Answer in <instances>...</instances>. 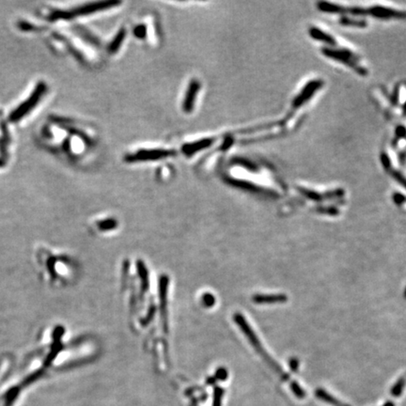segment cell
<instances>
[{"instance_id":"obj_1","label":"cell","mask_w":406,"mask_h":406,"mask_svg":"<svg viewBox=\"0 0 406 406\" xmlns=\"http://www.w3.org/2000/svg\"><path fill=\"white\" fill-rule=\"evenodd\" d=\"M310 34L313 37V39L322 42L325 45V46H323L322 51L323 54H325L326 57L333 58L338 62L346 65L358 74L365 75L368 73V70L362 63V58L360 57L355 54L350 48L341 45L335 39V37L318 27L311 28Z\"/></svg>"},{"instance_id":"obj_2","label":"cell","mask_w":406,"mask_h":406,"mask_svg":"<svg viewBox=\"0 0 406 406\" xmlns=\"http://www.w3.org/2000/svg\"><path fill=\"white\" fill-rule=\"evenodd\" d=\"M119 4V2H115V1H101V2H94V3H90L87 4L85 6L79 7L77 9H72V10H53L50 14H49V20L51 21H55V20H58V19H65V20H69V19L73 18L75 16H80V15H87L90 13H93L99 10H103V9H109L111 8L112 6H115Z\"/></svg>"},{"instance_id":"obj_3","label":"cell","mask_w":406,"mask_h":406,"mask_svg":"<svg viewBox=\"0 0 406 406\" xmlns=\"http://www.w3.org/2000/svg\"><path fill=\"white\" fill-rule=\"evenodd\" d=\"M46 84L45 82H40L33 90L32 94L29 96L28 99L22 103L18 108L14 109L10 115L9 119L10 122H17L22 117H26L27 114L36 107L37 104L42 99L45 92H46Z\"/></svg>"},{"instance_id":"obj_4","label":"cell","mask_w":406,"mask_h":406,"mask_svg":"<svg viewBox=\"0 0 406 406\" xmlns=\"http://www.w3.org/2000/svg\"><path fill=\"white\" fill-rule=\"evenodd\" d=\"M123 39H124V31H123V29H121V30L117 33V35L116 36V38L114 39V41H112V43L109 45V51H110L111 53L116 52L117 49H118V47L121 45Z\"/></svg>"},{"instance_id":"obj_5","label":"cell","mask_w":406,"mask_h":406,"mask_svg":"<svg viewBox=\"0 0 406 406\" xmlns=\"http://www.w3.org/2000/svg\"><path fill=\"white\" fill-rule=\"evenodd\" d=\"M76 32H77L82 38H84L86 41L90 42L91 44H97V41L94 39V37L91 36V34H90V33L87 31V29H85V28H83V27H76Z\"/></svg>"},{"instance_id":"obj_6","label":"cell","mask_w":406,"mask_h":406,"mask_svg":"<svg viewBox=\"0 0 406 406\" xmlns=\"http://www.w3.org/2000/svg\"><path fill=\"white\" fill-rule=\"evenodd\" d=\"M8 145H9L8 141H6L3 137L0 138V155L3 160H6L8 157V151H7Z\"/></svg>"},{"instance_id":"obj_7","label":"cell","mask_w":406,"mask_h":406,"mask_svg":"<svg viewBox=\"0 0 406 406\" xmlns=\"http://www.w3.org/2000/svg\"><path fill=\"white\" fill-rule=\"evenodd\" d=\"M0 127H1V132H2V135H3V138H4L6 141H8V142L9 143L10 136H9V129H8L7 124H6V122H5L4 120H2V121H1V123H0Z\"/></svg>"},{"instance_id":"obj_8","label":"cell","mask_w":406,"mask_h":406,"mask_svg":"<svg viewBox=\"0 0 406 406\" xmlns=\"http://www.w3.org/2000/svg\"><path fill=\"white\" fill-rule=\"evenodd\" d=\"M5 160H3L2 158H0V168H2V167H4L5 166Z\"/></svg>"}]
</instances>
